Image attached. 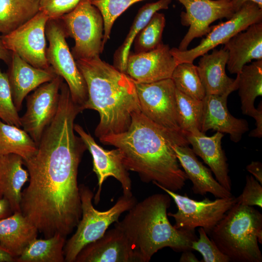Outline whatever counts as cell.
<instances>
[{"label": "cell", "instance_id": "obj_1", "mask_svg": "<svg viewBox=\"0 0 262 262\" xmlns=\"http://www.w3.org/2000/svg\"><path fill=\"white\" fill-rule=\"evenodd\" d=\"M74 108L61 106L47 127L35 153L24 161L29 175L20 210L45 238L67 237L82 216L78 173L86 147L76 135Z\"/></svg>", "mask_w": 262, "mask_h": 262}, {"label": "cell", "instance_id": "obj_2", "mask_svg": "<svg viewBox=\"0 0 262 262\" xmlns=\"http://www.w3.org/2000/svg\"><path fill=\"white\" fill-rule=\"evenodd\" d=\"M98 139L102 144L119 149L126 169L137 173L145 183L156 182L176 192L188 179L173 147L189 145L185 135L157 125L141 111L133 114L125 131Z\"/></svg>", "mask_w": 262, "mask_h": 262}, {"label": "cell", "instance_id": "obj_3", "mask_svg": "<svg viewBox=\"0 0 262 262\" xmlns=\"http://www.w3.org/2000/svg\"><path fill=\"white\" fill-rule=\"evenodd\" d=\"M86 83L88 97L83 110L97 111L98 138L126 131L134 113L141 111L134 81L100 57L76 60Z\"/></svg>", "mask_w": 262, "mask_h": 262}, {"label": "cell", "instance_id": "obj_4", "mask_svg": "<svg viewBox=\"0 0 262 262\" xmlns=\"http://www.w3.org/2000/svg\"><path fill=\"white\" fill-rule=\"evenodd\" d=\"M171 197L165 194L150 195L131 208L114 226L126 235L139 262H148L159 250L168 247L176 252L191 250L197 237L195 231L176 229L170 222L167 211Z\"/></svg>", "mask_w": 262, "mask_h": 262}, {"label": "cell", "instance_id": "obj_5", "mask_svg": "<svg viewBox=\"0 0 262 262\" xmlns=\"http://www.w3.org/2000/svg\"><path fill=\"white\" fill-rule=\"evenodd\" d=\"M208 235L230 262H262V214L253 206L235 203Z\"/></svg>", "mask_w": 262, "mask_h": 262}, {"label": "cell", "instance_id": "obj_6", "mask_svg": "<svg viewBox=\"0 0 262 262\" xmlns=\"http://www.w3.org/2000/svg\"><path fill=\"white\" fill-rule=\"evenodd\" d=\"M79 188L82 216L76 231L66 241L64 246L66 262H75L77 255L84 246L100 238L112 224L117 222L121 214L137 202L133 195H122L110 209L100 211L93 205L94 194L90 188L83 184Z\"/></svg>", "mask_w": 262, "mask_h": 262}, {"label": "cell", "instance_id": "obj_7", "mask_svg": "<svg viewBox=\"0 0 262 262\" xmlns=\"http://www.w3.org/2000/svg\"><path fill=\"white\" fill-rule=\"evenodd\" d=\"M59 20L67 37L74 40L71 53L75 60L99 56L103 50V19L90 0H82Z\"/></svg>", "mask_w": 262, "mask_h": 262}, {"label": "cell", "instance_id": "obj_8", "mask_svg": "<svg viewBox=\"0 0 262 262\" xmlns=\"http://www.w3.org/2000/svg\"><path fill=\"white\" fill-rule=\"evenodd\" d=\"M156 186L168 194L175 203L177 212L168 213L174 218V227L178 229L195 231L197 227L204 229L208 234L223 217L225 213L236 203L232 196L228 198H216L213 200L208 197L197 201L190 198L186 194L181 195L157 183Z\"/></svg>", "mask_w": 262, "mask_h": 262}, {"label": "cell", "instance_id": "obj_9", "mask_svg": "<svg viewBox=\"0 0 262 262\" xmlns=\"http://www.w3.org/2000/svg\"><path fill=\"white\" fill-rule=\"evenodd\" d=\"M46 35L49 44L46 58L49 66L66 81L73 100L83 110L88 97L86 83L69 49L67 36L59 19L48 20Z\"/></svg>", "mask_w": 262, "mask_h": 262}, {"label": "cell", "instance_id": "obj_10", "mask_svg": "<svg viewBox=\"0 0 262 262\" xmlns=\"http://www.w3.org/2000/svg\"><path fill=\"white\" fill-rule=\"evenodd\" d=\"M262 22V8L256 3L248 1L226 21L210 27L205 38L196 47L181 51L177 48L170 52L177 64L192 62L198 57L208 53L219 45L224 44L237 33L245 30L250 25Z\"/></svg>", "mask_w": 262, "mask_h": 262}, {"label": "cell", "instance_id": "obj_11", "mask_svg": "<svg viewBox=\"0 0 262 262\" xmlns=\"http://www.w3.org/2000/svg\"><path fill=\"white\" fill-rule=\"evenodd\" d=\"M134 82L141 112L162 127L182 132L178 123L176 87L172 79L151 83Z\"/></svg>", "mask_w": 262, "mask_h": 262}, {"label": "cell", "instance_id": "obj_12", "mask_svg": "<svg viewBox=\"0 0 262 262\" xmlns=\"http://www.w3.org/2000/svg\"><path fill=\"white\" fill-rule=\"evenodd\" d=\"M49 17L39 11L33 17L14 31L1 36L5 48L31 65L48 69L46 58V26Z\"/></svg>", "mask_w": 262, "mask_h": 262}, {"label": "cell", "instance_id": "obj_13", "mask_svg": "<svg viewBox=\"0 0 262 262\" xmlns=\"http://www.w3.org/2000/svg\"><path fill=\"white\" fill-rule=\"evenodd\" d=\"M64 79L57 75L27 96V110L20 117L21 127L37 145L44 130L55 117L59 104Z\"/></svg>", "mask_w": 262, "mask_h": 262}, {"label": "cell", "instance_id": "obj_14", "mask_svg": "<svg viewBox=\"0 0 262 262\" xmlns=\"http://www.w3.org/2000/svg\"><path fill=\"white\" fill-rule=\"evenodd\" d=\"M182 4L185 11L180 14V22L189 27L188 32L181 40L178 49H188L193 39L207 34L210 25L215 21L229 19L234 14L231 0H177Z\"/></svg>", "mask_w": 262, "mask_h": 262}, {"label": "cell", "instance_id": "obj_15", "mask_svg": "<svg viewBox=\"0 0 262 262\" xmlns=\"http://www.w3.org/2000/svg\"><path fill=\"white\" fill-rule=\"evenodd\" d=\"M74 129L82 140L93 158V171L98 181V189L93 198L95 204L99 202L102 184L110 177H114L121 184L123 195H132V181L129 171L123 164L119 149L103 148L79 124H75Z\"/></svg>", "mask_w": 262, "mask_h": 262}, {"label": "cell", "instance_id": "obj_16", "mask_svg": "<svg viewBox=\"0 0 262 262\" xmlns=\"http://www.w3.org/2000/svg\"><path fill=\"white\" fill-rule=\"evenodd\" d=\"M178 65L167 44L144 52L130 53L125 73L133 81L151 83L171 78Z\"/></svg>", "mask_w": 262, "mask_h": 262}, {"label": "cell", "instance_id": "obj_17", "mask_svg": "<svg viewBox=\"0 0 262 262\" xmlns=\"http://www.w3.org/2000/svg\"><path fill=\"white\" fill-rule=\"evenodd\" d=\"M75 262H139L125 233L114 226L99 239L84 246Z\"/></svg>", "mask_w": 262, "mask_h": 262}, {"label": "cell", "instance_id": "obj_18", "mask_svg": "<svg viewBox=\"0 0 262 262\" xmlns=\"http://www.w3.org/2000/svg\"><path fill=\"white\" fill-rule=\"evenodd\" d=\"M235 90L231 89L222 95L206 94L202 100L201 132L213 130L229 135L230 140L239 142L249 130L246 120L232 115L227 107V98Z\"/></svg>", "mask_w": 262, "mask_h": 262}, {"label": "cell", "instance_id": "obj_19", "mask_svg": "<svg viewBox=\"0 0 262 262\" xmlns=\"http://www.w3.org/2000/svg\"><path fill=\"white\" fill-rule=\"evenodd\" d=\"M6 73L13 101L18 112L21 109L23 101L30 92L57 76L51 67L48 69L35 67L14 52H12Z\"/></svg>", "mask_w": 262, "mask_h": 262}, {"label": "cell", "instance_id": "obj_20", "mask_svg": "<svg viewBox=\"0 0 262 262\" xmlns=\"http://www.w3.org/2000/svg\"><path fill=\"white\" fill-rule=\"evenodd\" d=\"M173 147L181 167L193 184L195 194L204 196L209 193L215 198L233 196L213 178L211 169L198 160L189 145H176Z\"/></svg>", "mask_w": 262, "mask_h": 262}, {"label": "cell", "instance_id": "obj_21", "mask_svg": "<svg viewBox=\"0 0 262 262\" xmlns=\"http://www.w3.org/2000/svg\"><path fill=\"white\" fill-rule=\"evenodd\" d=\"M227 69L238 74L243 66L253 60H262V22L252 24L227 41Z\"/></svg>", "mask_w": 262, "mask_h": 262}, {"label": "cell", "instance_id": "obj_22", "mask_svg": "<svg viewBox=\"0 0 262 262\" xmlns=\"http://www.w3.org/2000/svg\"><path fill=\"white\" fill-rule=\"evenodd\" d=\"M189 144L196 155L200 157L213 172L215 179L225 189L231 192V182L229 175V166L222 147V133L215 132L207 136L201 131L185 134Z\"/></svg>", "mask_w": 262, "mask_h": 262}, {"label": "cell", "instance_id": "obj_23", "mask_svg": "<svg viewBox=\"0 0 262 262\" xmlns=\"http://www.w3.org/2000/svg\"><path fill=\"white\" fill-rule=\"evenodd\" d=\"M211 53L200 57L197 69L206 94L222 95L229 89L238 88V77L233 79L227 75V51L213 49Z\"/></svg>", "mask_w": 262, "mask_h": 262}, {"label": "cell", "instance_id": "obj_24", "mask_svg": "<svg viewBox=\"0 0 262 262\" xmlns=\"http://www.w3.org/2000/svg\"><path fill=\"white\" fill-rule=\"evenodd\" d=\"M24 163L18 155H0V199L8 202L13 213L21 212L22 188L29 179Z\"/></svg>", "mask_w": 262, "mask_h": 262}, {"label": "cell", "instance_id": "obj_25", "mask_svg": "<svg viewBox=\"0 0 262 262\" xmlns=\"http://www.w3.org/2000/svg\"><path fill=\"white\" fill-rule=\"evenodd\" d=\"M38 230L21 212L0 219V246L16 261L27 246L37 238Z\"/></svg>", "mask_w": 262, "mask_h": 262}, {"label": "cell", "instance_id": "obj_26", "mask_svg": "<svg viewBox=\"0 0 262 262\" xmlns=\"http://www.w3.org/2000/svg\"><path fill=\"white\" fill-rule=\"evenodd\" d=\"M237 77L242 113L254 118L258 112L255 100L262 96V60L244 65Z\"/></svg>", "mask_w": 262, "mask_h": 262}, {"label": "cell", "instance_id": "obj_27", "mask_svg": "<svg viewBox=\"0 0 262 262\" xmlns=\"http://www.w3.org/2000/svg\"><path fill=\"white\" fill-rule=\"evenodd\" d=\"M172 1L159 0L155 2L147 3L139 9L124 42L115 53L114 66L115 67L125 73L127 60L135 37L152 16L161 10L167 9Z\"/></svg>", "mask_w": 262, "mask_h": 262}, {"label": "cell", "instance_id": "obj_28", "mask_svg": "<svg viewBox=\"0 0 262 262\" xmlns=\"http://www.w3.org/2000/svg\"><path fill=\"white\" fill-rule=\"evenodd\" d=\"M66 238L60 234L35 239L24 249L16 262H65L64 248Z\"/></svg>", "mask_w": 262, "mask_h": 262}, {"label": "cell", "instance_id": "obj_29", "mask_svg": "<svg viewBox=\"0 0 262 262\" xmlns=\"http://www.w3.org/2000/svg\"><path fill=\"white\" fill-rule=\"evenodd\" d=\"M39 11V0H0V33L14 31Z\"/></svg>", "mask_w": 262, "mask_h": 262}, {"label": "cell", "instance_id": "obj_30", "mask_svg": "<svg viewBox=\"0 0 262 262\" xmlns=\"http://www.w3.org/2000/svg\"><path fill=\"white\" fill-rule=\"evenodd\" d=\"M37 147L25 131L0 120V155L16 154L24 162L35 153Z\"/></svg>", "mask_w": 262, "mask_h": 262}, {"label": "cell", "instance_id": "obj_31", "mask_svg": "<svg viewBox=\"0 0 262 262\" xmlns=\"http://www.w3.org/2000/svg\"><path fill=\"white\" fill-rule=\"evenodd\" d=\"M176 100L178 121L181 131L185 135L201 131L202 100L190 97L176 89Z\"/></svg>", "mask_w": 262, "mask_h": 262}, {"label": "cell", "instance_id": "obj_32", "mask_svg": "<svg viewBox=\"0 0 262 262\" xmlns=\"http://www.w3.org/2000/svg\"><path fill=\"white\" fill-rule=\"evenodd\" d=\"M171 79L176 89L186 95L202 100L206 95L197 66L192 62L178 64Z\"/></svg>", "mask_w": 262, "mask_h": 262}, {"label": "cell", "instance_id": "obj_33", "mask_svg": "<svg viewBox=\"0 0 262 262\" xmlns=\"http://www.w3.org/2000/svg\"><path fill=\"white\" fill-rule=\"evenodd\" d=\"M165 24L164 15L156 12L134 40L135 53L154 49L163 43L162 35Z\"/></svg>", "mask_w": 262, "mask_h": 262}, {"label": "cell", "instance_id": "obj_34", "mask_svg": "<svg viewBox=\"0 0 262 262\" xmlns=\"http://www.w3.org/2000/svg\"><path fill=\"white\" fill-rule=\"evenodd\" d=\"M144 0H90L100 12L103 19L102 48L110 38L113 24L125 10L133 4Z\"/></svg>", "mask_w": 262, "mask_h": 262}, {"label": "cell", "instance_id": "obj_35", "mask_svg": "<svg viewBox=\"0 0 262 262\" xmlns=\"http://www.w3.org/2000/svg\"><path fill=\"white\" fill-rule=\"evenodd\" d=\"M18 112L13 101L7 73L2 72L0 67V119L6 123L21 127Z\"/></svg>", "mask_w": 262, "mask_h": 262}, {"label": "cell", "instance_id": "obj_36", "mask_svg": "<svg viewBox=\"0 0 262 262\" xmlns=\"http://www.w3.org/2000/svg\"><path fill=\"white\" fill-rule=\"evenodd\" d=\"M199 238L192 243V250L199 252L203 258L202 262H229L230 259L223 253L214 242L209 238L203 228L198 229Z\"/></svg>", "mask_w": 262, "mask_h": 262}, {"label": "cell", "instance_id": "obj_37", "mask_svg": "<svg viewBox=\"0 0 262 262\" xmlns=\"http://www.w3.org/2000/svg\"><path fill=\"white\" fill-rule=\"evenodd\" d=\"M236 203L262 208V184L251 175H246L242 193L235 197Z\"/></svg>", "mask_w": 262, "mask_h": 262}, {"label": "cell", "instance_id": "obj_38", "mask_svg": "<svg viewBox=\"0 0 262 262\" xmlns=\"http://www.w3.org/2000/svg\"><path fill=\"white\" fill-rule=\"evenodd\" d=\"M82 0H39V11L49 19L58 20L74 9Z\"/></svg>", "mask_w": 262, "mask_h": 262}, {"label": "cell", "instance_id": "obj_39", "mask_svg": "<svg viewBox=\"0 0 262 262\" xmlns=\"http://www.w3.org/2000/svg\"><path fill=\"white\" fill-rule=\"evenodd\" d=\"M258 112L257 114L254 116V118L256 121V128L252 130L249 136L252 137H257L261 138L262 137V101L260 102L258 106Z\"/></svg>", "mask_w": 262, "mask_h": 262}, {"label": "cell", "instance_id": "obj_40", "mask_svg": "<svg viewBox=\"0 0 262 262\" xmlns=\"http://www.w3.org/2000/svg\"><path fill=\"white\" fill-rule=\"evenodd\" d=\"M246 169L255 179L262 184V164L259 161H252L248 164Z\"/></svg>", "mask_w": 262, "mask_h": 262}, {"label": "cell", "instance_id": "obj_41", "mask_svg": "<svg viewBox=\"0 0 262 262\" xmlns=\"http://www.w3.org/2000/svg\"><path fill=\"white\" fill-rule=\"evenodd\" d=\"M8 202L5 199H0V219L13 213Z\"/></svg>", "mask_w": 262, "mask_h": 262}, {"label": "cell", "instance_id": "obj_42", "mask_svg": "<svg viewBox=\"0 0 262 262\" xmlns=\"http://www.w3.org/2000/svg\"><path fill=\"white\" fill-rule=\"evenodd\" d=\"M11 55L12 52L4 46L1 36L0 35V60L8 65L11 61Z\"/></svg>", "mask_w": 262, "mask_h": 262}, {"label": "cell", "instance_id": "obj_43", "mask_svg": "<svg viewBox=\"0 0 262 262\" xmlns=\"http://www.w3.org/2000/svg\"><path fill=\"white\" fill-rule=\"evenodd\" d=\"M179 261L180 262H200L191 250H187L182 252Z\"/></svg>", "mask_w": 262, "mask_h": 262}, {"label": "cell", "instance_id": "obj_44", "mask_svg": "<svg viewBox=\"0 0 262 262\" xmlns=\"http://www.w3.org/2000/svg\"><path fill=\"white\" fill-rule=\"evenodd\" d=\"M234 12L238 11L242 5L246 1H250L256 3L262 8V0H231Z\"/></svg>", "mask_w": 262, "mask_h": 262}, {"label": "cell", "instance_id": "obj_45", "mask_svg": "<svg viewBox=\"0 0 262 262\" xmlns=\"http://www.w3.org/2000/svg\"><path fill=\"white\" fill-rule=\"evenodd\" d=\"M16 259L0 246V262H14Z\"/></svg>", "mask_w": 262, "mask_h": 262}]
</instances>
